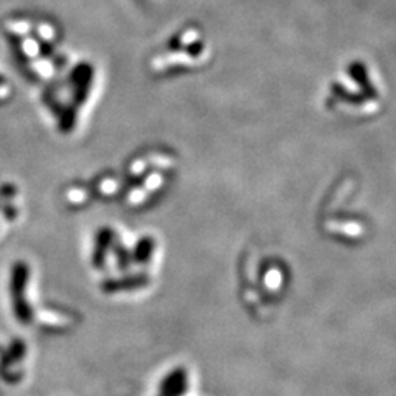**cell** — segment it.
Instances as JSON below:
<instances>
[{
  "mask_svg": "<svg viewBox=\"0 0 396 396\" xmlns=\"http://www.w3.org/2000/svg\"><path fill=\"white\" fill-rule=\"evenodd\" d=\"M119 195L116 205L129 213H144L157 205L170 190L177 159L164 145H142L118 167Z\"/></svg>",
  "mask_w": 396,
  "mask_h": 396,
  "instance_id": "3957f363",
  "label": "cell"
},
{
  "mask_svg": "<svg viewBox=\"0 0 396 396\" xmlns=\"http://www.w3.org/2000/svg\"><path fill=\"white\" fill-rule=\"evenodd\" d=\"M38 289L33 264L28 259H15L5 276V301L10 316L22 327H40L63 330L76 324V314L60 302L45 301Z\"/></svg>",
  "mask_w": 396,
  "mask_h": 396,
  "instance_id": "277c9868",
  "label": "cell"
},
{
  "mask_svg": "<svg viewBox=\"0 0 396 396\" xmlns=\"http://www.w3.org/2000/svg\"><path fill=\"white\" fill-rule=\"evenodd\" d=\"M162 244L149 230H127L114 223L99 226L86 249V266L98 293L109 301L145 296L157 283Z\"/></svg>",
  "mask_w": 396,
  "mask_h": 396,
  "instance_id": "6da1fadb",
  "label": "cell"
},
{
  "mask_svg": "<svg viewBox=\"0 0 396 396\" xmlns=\"http://www.w3.org/2000/svg\"><path fill=\"white\" fill-rule=\"evenodd\" d=\"M27 215L22 185L12 177L0 175V243L12 236Z\"/></svg>",
  "mask_w": 396,
  "mask_h": 396,
  "instance_id": "8992f818",
  "label": "cell"
},
{
  "mask_svg": "<svg viewBox=\"0 0 396 396\" xmlns=\"http://www.w3.org/2000/svg\"><path fill=\"white\" fill-rule=\"evenodd\" d=\"M5 35L12 45L19 66L30 81L41 86L55 78L68 65L66 55L61 53L60 32L48 20H10Z\"/></svg>",
  "mask_w": 396,
  "mask_h": 396,
  "instance_id": "5b68a950",
  "label": "cell"
},
{
  "mask_svg": "<svg viewBox=\"0 0 396 396\" xmlns=\"http://www.w3.org/2000/svg\"><path fill=\"white\" fill-rule=\"evenodd\" d=\"M99 70L88 60L68 61L48 83L41 85L38 104L56 135L73 137L90 118L99 95Z\"/></svg>",
  "mask_w": 396,
  "mask_h": 396,
  "instance_id": "7a4b0ae2",
  "label": "cell"
},
{
  "mask_svg": "<svg viewBox=\"0 0 396 396\" xmlns=\"http://www.w3.org/2000/svg\"><path fill=\"white\" fill-rule=\"evenodd\" d=\"M15 96V86L10 81V78L7 75V71L2 68L0 63V108L7 106V104L12 101Z\"/></svg>",
  "mask_w": 396,
  "mask_h": 396,
  "instance_id": "ba28073f",
  "label": "cell"
},
{
  "mask_svg": "<svg viewBox=\"0 0 396 396\" xmlns=\"http://www.w3.org/2000/svg\"><path fill=\"white\" fill-rule=\"evenodd\" d=\"M185 388V375L182 370L169 373L160 387V396H179Z\"/></svg>",
  "mask_w": 396,
  "mask_h": 396,
  "instance_id": "52a82bcc",
  "label": "cell"
}]
</instances>
